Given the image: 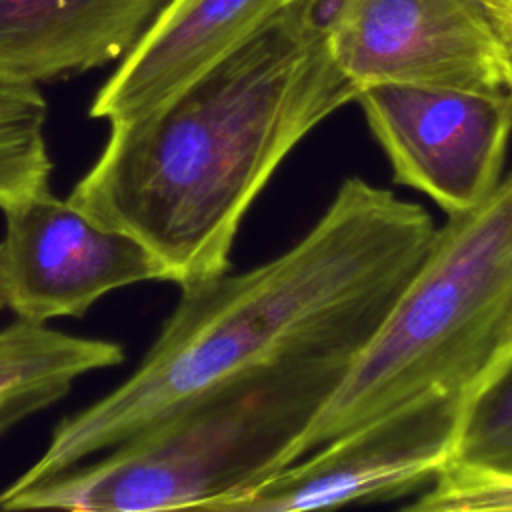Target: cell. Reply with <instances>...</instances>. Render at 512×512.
<instances>
[{"instance_id": "9a60e30c", "label": "cell", "mask_w": 512, "mask_h": 512, "mask_svg": "<svg viewBox=\"0 0 512 512\" xmlns=\"http://www.w3.org/2000/svg\"><path fill=\"white\" fill-rule=\"evenodd\" d=\"M508 94H510V98H512V76H510V84H508Z\"/></svg>"}, {"instance_id": "5b68a950", "label": "cell", "mask_w": 512, "mask_h": 512, "mask_svg": "<svg viewBox=\"0 0 512 512\" xmlns=\"http://www.w3.org/2000/svg\"><path fill=\"white\" fill-rule=\"evenodd\" d=\"M358 92L412 84L508 92L512 52L484 0H312Z\"/></svg>"}, {"instance_id": "30bf717a", "label": "cell", "mask_w": 512, "mask_h": 512, "mask_svg": "<svg viewBox=\"0 0 512 512\" xmlns=\"http://www.w3.org/2000/svg\"><path fill=\"white\" fill-rule=\"evenodd\" d=\"M168 0H0V80L52 82L120 60Z\"/></svg>"}, {"instance_id": "7a4b0ae2", "label": "cell", "mask_w": 512, "mask_h": 512, "mask_svg": "<svg viewBox=\"0 0 512 512\" xmlns=\"http://www.w3.org/2000/svg\"><path fill=\"white\" fill-rule=\"evenodd\" d=\"M356 94L314 2L294 0L178 94L110 124L68 200L140 242L162 280L212 278L282 160Z\"/></svg>"}, {"instance_id": "9c48e42d", "label": "cell", "mask_w": 512, "mask_h": 512, "mask_svg": "<svg viewBox=\"0 0 512 512\" xmlns=\"http://www.w3.org/2000/svg\"><path fill=\"white\" fill-rule=\"evenodd\" d=\"M294 0H168L96 92L88 116L122 122L192 84Z\"/></svg>"}, {"instance_id": "277c9868", "label": "cell", "mask_w": 512, "mask_h": 512, "mask_svg": "<svg viewBox=\"0 0 512 512\" xmlns=\"http://www.w3.org/2000/svg\"><path fill=\"white\" fill-rule=\"evenodd\" d=\"M512 348V172L448 216L382 324L294 446L292 462L420 396H468Z\"/></svg>"}, {"instance_id": "5bb4252c", "label": "cell", "mask_w": 512, "mask_h": 512, "mask_svg": "<svg viewBox=\"0 0 512 512\" xmlns=\"http://www.w3.org/2000/svg\"><path fill=\"white\" fill-rule=\"evenodd\" d=\"M484 6L512 52V0H484Z\"/></svg>"}, {"instance_id": "8fae6325", "label": "cell", "mask_w": 512, "mask_h": 512, "mask_svg": "<svg viewBox=\"0 0 512 512\" xmlns=\"http://www.w3.org/2000/svg\"><path fill=\"white\" fill-rule=\"evenodd\" d=\"M124 348L16 320L0 330V436L60 402L90 372L122 364Z\"/></svg>"}, {"instance_id": "2e32d148", "label": "cell", "mask_w": 512, "mask_h": 512, "mask_svg": "<svg viewBox=\"0 0 512 512\" xmlns=\"http://www.w3.org/2000/svg\"><path fill=\"white\" fill-rule=\"evenodd\" d=\"M2 306H4V304H2V296H0V308H2Z\"/></svg>"}, {"instance_id": "4fadbf2b", "label": "cell", "mask_w": 512, "mask_h": 512, "mask_svg": "<svg viewBox=\"0 0 512 512\" xmlns=\"http://www.w3.org/2000/svg\"><path fill=\"white\" fill-rule=\"evenodd\" d=\"M446 466L512 480V348L466 396Z\"/></svg>"}, {"instance_id": "ba28073f", "label": "cell", "mask_w": 512, "mask_h": 512, "mask_svg": "<svg viewBox=\"0 0 512 512\" xmlns=\"http://www.w3.org/2000/svg\"><path fill=\"white\" fill-rule=\"evenodd\" d=\"M0 296L18 320L84 316L104 294L162 280L150 252L50 188L2 212Z\"/></svg>"}, {"instance_id": "8992f818", "label": "cell", "mask_w": 512, "mask_h": 512, "mask_svg": "<svg viewBox=\"0 0 512 512\" xmlns=\"http://www.w3.org/2000/svg\"><path fill=\"white\" fill-rule=\"evenodd\" d=\"M464 402L432 392L384 412L276 470L228 512H310L414 492L450 462Z\"/></svg>"}, {"instance_id": "52a82bcc", "label": "cell", "mask_w": 512, "mask_h": 512, "mask_svg": "<svg viewBox=\"0 0 512 512\" xmlns=\"http://www.w3.org/2000/svg\"><path fill=\"white\" fill-rule=\"evenodd\" d=\"M394 180L448 216L480 204L502 180L512 134L508 92L374 84L356 94Z\"/></svg>"}, {"instance_id": "3957f363", "label": "cell", "mask_w": 512, "mask_h": 512, "mask_svg": "<svg viewBox=\"0 0 512 512\" xmlns=\"http://www.w3.org/2000/svg\"><path fill=\"white\" fill-rule=\"evenodd\" d=\"M352 360L292 364L222 382L114 448L34 486L0 510L160 512L228 508L292 452Z\"/></svg>"}, {"instance_id": "6da1fadb", "label": "cell", "mask_w": 512, "mask_h": 512, "mask_svg": "<svg viewBox=\"0 0 512 512\" xmlns=\"http://www.w3.org/2000/svg\"><path fill=\"white\" fill-rule=\"evenodd\" d=\"M434 230L420 204L346 178L314 226L280 256L182 286L138 368L62 418L40 458L2 492L78 466L222 382L354 360L424 260Z\"/></svg>"}, {"instance_id": "7c38bea8", "label": "cell", "mask_w": 512, "mask_h": 512, "mask_svg": "<svg viewBox=\"0 0 512 512\" xmlns=\"http://www.w3.org/2000/svg\"><path fill=\"white\" fill-rule=\"evenodd\" d=\"M48 102L36 84L0 80V210L50 188Z\"/></svg>"}]
</instances>
